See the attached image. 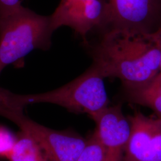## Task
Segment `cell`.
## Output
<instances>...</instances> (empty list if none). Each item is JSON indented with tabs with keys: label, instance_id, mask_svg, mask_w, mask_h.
<instances>
[{
	"label": "cell",
	"instance_id": "6da1fadb",
	"mask_svg": "<svg viewBox=\"0 0 161 161\" xmlns=\"http://www.w3.org/2000/svg\"><path fill=\"white\" fill-rule=\"evenodd\" d=\"M92 54V65L104 78H118L124 86L144 84L161 71V46L156 33L107 30Z\"/></svg>",
	"mask_w": 161,
	"mask_h": 161
},
{
	"label": "cell",
	"instance_id": "7a4b0ae2",
	"mask_svg": "<svg viewBox=\"0 0 161 161\" xmlns=\"http://www.w3.org/2000/svg\"><path fill=\"white\" fill-rule=\"evenodd\" d=\"M54 32L50 16L22 5L0 8V74L8 65L23 67L25 58L33 50H48Z\"/></svg>",
	"mask_w": 161,
	"mask_h": 161
},
{
	"label": "cell",
	"instance_id": "3957f363",
	"mask_svg": "<svg viewBox=\"0 0 161 161\" xmlns=\"http://www.w3.org/2000/svg\"><path fill=\"white\" fill-rule=\"evenodd\" d=\"M103 76L92 65L80 76L69 83L47 92L17 94L6 90V96L14 106L23 109L30 104H54L74 114H86L91 117L108 107L109 100Z\"/></svg>",
	"mask_w": 161,
	"mask_h": 161
},
{
	"label": "cell",
	"instance_id": "277c9868",
	"mask_svg": "<svg viewBox=\"0 0 161 161\" xmlns=\"http://www.w3.org/2000/svg\"><path fill=\"white\" fill-rule=\"evenodd\" d=\"M106 30L125 29L147 34L161 28V0H106Z\"/></svg>",
	"mask_w": 161,
	"mask_h": 161
},
{
	"label": "cell",
	"instance_id": "5b68a950",
	"mask_svg": "<svg viewBox=\"0 0 161 161\" xmlns=\"http://www.w3.org/2000/svg\"><path fill=\"white\" fill-rule=\"evenodd\" d=\"M14 124L34 138L51 161H77L87 143L88 138L77 132L45 127L25 114Z\"/></svg>",
	"mask_w": 161,
	"mask_h": 161
},
{
	"label": "cell",
	"instance_id": "8992f818",
	"mask_svg": "<svg viewBox=\"0 0 161 161\" xmlns=\"http://www.w3.org/2000/svg\"><path fill=\"white\" fill-rule=\"evenodd\" d=\"M54 31L68 26L84 40L92 29L104 28L107 17L106 0H61L50 16Z\"/></svg>",
	"mask_w": 161,
	"mask_h": 161
},
{
	"label": "cell",
	"instance_id": "52a82bcc",
	"mask_svg": "<svg viewBox=\"0 0 161 161\" xmlns=\"http://www.w3.org/2000/svg\"><path fill=\"white\" fill-rule=\"evenodd\" d=\"M90 118L96 124L92 134L104 151V161H124L131 124L124 115L121 104L108 106Z\"/></svg>",
	"mask_w": 161,
	"mask_h": 161
},
{
	"label": "cell",
	"instance_id": "ba28073f",
	"mask_svg": "<svg viewBox=\"0 0 161 161\" xmlns=\"http://www.w3.org/2000/svg\"><path fill=\"white\" fill-rule=\"evenodd\" d=\"M127 117L131 134L124 161H161V119L140 110Z\"/></svg>",
	"mask_w": 161,
	"mask_h": 161
},
{
	"label": "cell",
	"instance_id": "9c48e42d",
	"mask_svg": "<svg viewBox=\"0 0 161 161\" xmlns=\"http://www.w3.org/2000/svg\"><path fill=\"white\" fill-rule=\"evenodd\" d=\"M127 100L149 108L161 119V73L149 82L138 86H124Z\"/></svg>",
	"mask_w": 161,
	"mask_h": 161
},
{
	"label": "cell",
	"instance_id": "30bf717a",
	"mask_svg": "<svg viewBox=\"0 0 161 161\" xmlns=\"http://www.w3.org/2000/svg\"><path fill=\"white\" fill-rule=\"evenodd\" d=\"M8 161H51L38 142L27 132L20 130Z\"/></svg>",
	"mask_w": 161,
	"mask_h": 161
},
{
	"label": "cell",
	"instance_id": "8fae6325",
	"mask_svg": "<svg viewBox=\"0 0 161 161\" xmlns=\"http://www.w3.org/2000/svg\"><path fill=\"white\" fill-rule=\"evenodd\" d=\"M105 153L102 145L93 134L88 138L86 146L77 161H104Z\"/></svg>",
	"mask_w": 161,
	"mask_h": 161
},
{
	"label": "cell",
	"instance_id": "7c38bea8",
	"mask_svg": "<svg viewBox=\"0 0 161 161\" xmlns=\"http://www.w3.org/2000/svg\"><path fill=\"white\" fill-rule=\"evenodd\" d=\"M16 140L17 134H14L8 128L0 125V159H8Z\"/></svg>",
	"mask_w": 161,
	"mask_h": 161
},
{
	"label": "cell",
	"instance_id": "4fadbf2b",
	"mask_svg": "<svg viewBox=\"0 0 161 161\" xmlns=\"http://www.w3.org/2000/svg\"><path fill=\"white\" fill-rule=\"evenodd\" d=\"M23 112V109L16 108L9 102L4 89L0 88V116L12 122Z\"/></svg>",
	"mask_w": 161,
	"mask_h": 161
},
{
	"label": "cell",
	"instance_id": "5bb4252c",
	"mask_svg": "<svg viewBox=\"0 0 161 161\" xmlns=\"http://www.w3.org/2000/svg\"><path fill=\"white\" fill-rule=\"evenodd\" d=\"M22 0H0V8H13L22 6Z\"/></svg>",
	"mask_w": 161,
	"mask_h": 161
},
{
	"label": "cell",
	"instance_id": "9a60e30c",
	"mask_svg": "<svg viewBox=\"0 0 161 161\" xmlns=\"http://www.w3.org/2000/svg\"><path fill=\"white\" fill-rule=\"evenodd\" d=\"M156 35H157V36H158V40H159V44H160V46H161V28L159 29V30H158L156 32ZM160 72L161 73V71H160Z\"/></svg>",
	"mask_w": 161,
	"mask_h": 161
}]
</instances>
